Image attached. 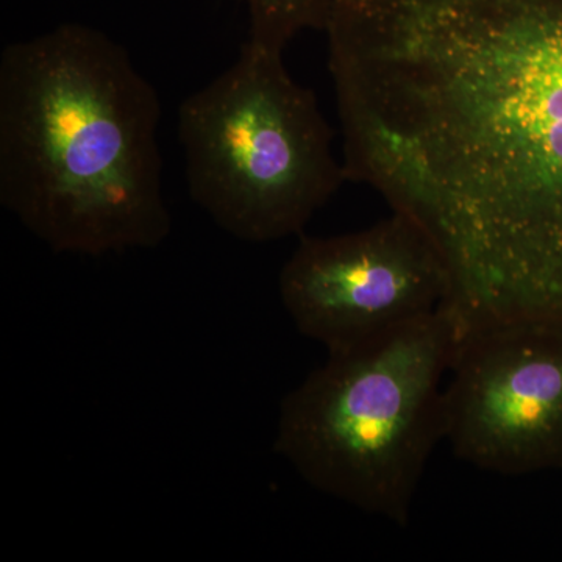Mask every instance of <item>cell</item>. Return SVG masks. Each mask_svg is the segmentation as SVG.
<instances>
[{
  "label": "cell",
  "mask_w": 562,
  "mask_h": 562,
  "mask_svg": "<svg viewBox=\"0 0 562 562\" xmlns=\"http://www.w3.org/2000/svg\"><path fill=\"white\" fill-rule=\"evenodd\" d=\"M347 181L430 235L460 333L562 330V0H339Z\"/></svg>",
  "instance_id": "6da1fadb"
},
{
  "label": "cell",
  "mask_w": 562,
  "mask_h": 562,
  "mask_svg": "<svg viewBox=\"0 0 562 562\" xmlns=\"http://www.w3.org/2000/svg\"><path fill=\"white\" fill-rule=\"evenodd\" d=\"M158 92L106 33L61 24L0 55V205L57 254L154 249L162 195Z\"/></svg>",
  "instance_id": "7a4b0ae2"
},
{
  "label": "cell",
  "mask_w": 562,
  "mask_h": 562,
  "mask_svg": "<svg viewBox=\"0 0 562 562\" xmlns=\"http://www.w3.org/2000/svg\"><path fill=\"white\" fill-rule=\"evenodd\" d=\"M458 328L446 305L328 360L284 397L276 452L317 491L405 527L436 443Z\"/></svg>",
  "instance_id": "3957f363"
},
{
  "label": "cell",
  "mask_w": 562,
  "mask_h": 562,
  "mask_svg": "<svg viewBox=\"0 0 562 562\" xmlns=\"http://www.w3.org/2000/svg\"><path fill=\"white\" fill-rule=\"evenodd\" d=\"M177 132L192 201L241 241L299 235L347 181L314 92L250 41L180 103Z\"/></svg>",
  "instance_id": "277c9868"
},
{
  "label": "cell",
  "mask_w": 562,
  "mask_h": 562,
  "mask_svg": "<svg viewBox=\"0 0 562 562\" xmlns=\"http://www.w3.org/2000/svg\"><path fill=\"white\" fill-rule=\"evenodd\" d=\"M450 290L430 235L398 211L364 231L303 236L279 277L281 303L295 327L328 353L430 316Z\"/></svg>",
  "instance_id": "5b68a950"
},
{
  "label": "cell",
  "mask_w": 562,
  "mask_h": 562,
  "mask_svg": "<svg viewBox=\"0 0 562 562\" xmlns=\"http://www.w3.org/2000/svg\"><path fill=\"white\" fill-rule=\"evenodd\" d=\"M443 390V439L483 471L562 462V330L498 324L458 338Z\"/></svg>",
  "instance_id": "8992f818"
},
{
  "label": "cell",
  "mask_w": 562,
  "mask_h": 562,
  "mask_svg": "<svg viewBox=\"0 0 562 562\" xmlns=\"http://www.w3.org/2000/svg\"><path fill=\"white\" fill-rule=\"evenodd\" d=\"M251 44L284 52L303 31L324 32L338 0H244Z\"/></svg>",
  "instance_id": "52a82bcc"
}]
</instances>
